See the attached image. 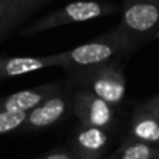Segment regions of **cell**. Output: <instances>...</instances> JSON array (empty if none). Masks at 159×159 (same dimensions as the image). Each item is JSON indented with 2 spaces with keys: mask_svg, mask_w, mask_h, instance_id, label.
Here are the masks:
<instances>
[{
  "mask_svg": "<svg viewBox=\"0 0 159 159\" xmlns=\"http://www.w3.org/2000/svg\"><path fill=\"white\" fill-rule=\"evenodd\" d=\"M116 30L134 49L154 39L159 30V0H123L121 20Z\"/></svg>",
  "mask_w": 159,
  "mask_h": 159,
  "instance_id": "obj_4",
  "label": "cell"
},
{
  "mask_svg": "<svg viewBox=\"0 0 159 159\" xmlns=\"http://www.w3.org/2000/svg\"><path fill=\"white\" fill-rule=\"evenodd\" d=\"M116 11H117V6L115 3L101 2V0H78L35 20L21 31V35L31 36L38 32H43V31L63 27V25L110 16V14H115Z\"/></svg>",
  "mask_w": 159,
  "mask_h": 159,
  "instance_id": "obj_3",
  "label": "cell"
},
{
  "mask_svg": "<svg viewBox=\"0 0 159 159\" xmlns=\"http://www.w3.org/2000/svg\"><path fill=\"white\" fill-rule=\"evenodd\" d=\"M10 3H11V0H2L0 2V21L3 20L4 14L7 13L8 7H10Z\"/></svg>",
  "mask_w": 159,
  "mask_h": 159,
  "instance_id": "obj_16",
  "label": "cell"
},
{
  "mask_svg": "<svg viewBox=\"0 0 159 159\" xmlns=\"http://www.w3.org/2000/svg\"><path fill=\"white\" fill-rule=\"evenodd\" d=\"M70 80L80 85L82 89H88L113 107L121 103L126 93V77L120 60L88 69L71 70Z\"/></svg>",
  "mask_w": 159,
  "mask_h": 159,
  "instance_id": "obj_2",
  "label": "cell"
},
{
  "mask_svg": "<svg viewBox=\"0 0 159 159\" xmlns=\"http://www.w3.org/2000/svg\"><path fill=\"white\" fill-rule=\"evenodd\" d=\"M36 159H78L73 154L70 149H53V151L48 152V154L42 155V157L36 158Z\"/></svg>",
  "mask_w": 159,
  "mask_h": 159,
  "instance_id": "obj_15",
  "label": "cell"
},
{
  "mask_svg": "<svg viewBox=\"0 0 159 159\" xmlns=\"http://www.w3.org/2000/svg\"><path fill=\"white\" fill-rule=\"evenodd\" d=\"M25 117H27V113L0 112V135L17 133L21 129Z\"/></svg>",
  "mask_w": 159,
  "mask_h": 159,
  "instance_id": "obj_13",
  "label": "cell"
},
{
  "mask_svg": "<svg viewBox=\"0 0 159 159\" xmlns=\"http://www.w3.org/2000/svg\"><path fill=\"white\" fill-rule=\"evenodd\" d=\"M137 110L149 113V115H152L154 117L159 119V95L154 96V98H151V99H148V101L144 102V103L138 105Z\"/></svg>",
  "mask_w": 159,
  "mask_h": 159,
  "instance_id": "obj_14",
  "label": "cell"
},
{
  "mask_svg": "<svg viewBox=\"0 0 159 159\" xmlns=\"http://www.w3.org/2000/svg\"><path fill=\"white\" fill-rule=\"evenodd\" d=\"M133 50V45L120 32H117V30H113L71 50L59 53L61 63L60 69L71 71L110 61H119L120 59L129 56Z\"/></svg>",
  "mask_w": 159,
  "mask_h": 159,
  "instance_id": "obj_1",
  "label": "cell"
},
{
  "mask_svg": "<svg viewBox=\"0 0 159 159\" xmlns=\"http://www.w3.org/2000/svg\"><path fill=\"white\" fill-rule=\"evenodd\" d=\"M131 138L151 145L159 143V119L135 109L131 121Z\"/></svg>",
  "mask_w": 159,
  "mask_h": 159,
  "instance_id": "obj_11",
  "label": "cell"
},
{
  "mask_svg": "<svg viewBox=\"0 0 159 159\" xmlns=\"http://www.w3.org/2000/svg\"><path fill=\"white\" fill-rule=\"evenodd\" d=\"M0 2H2V0H0Z\"/></svg>",
  "mask_w": 159,
  "mask_h": 159,
  "instance_id": "obj_19",
  "label": "cell"
},
{
  "mask_svg": "<svg viewBox=\"0 0 159 159\" xmlns=\"http://www.w3.org/2000/svg\"><path fill=\"white\" fill-rule=\"evenodd\" d=\"M73 113L80 124L107 130L115 120V107L88 89L73 92Z\"/></svg>",
  "mask_w": 159,
  "mask_h": 159,
  "instance_id": "obj_6",
  "label": "cell"
},
{
  "mask_svg": "<svg viewBox=\"0 0 159 159\" xmlns=\"http://www.w3.org/2000/svg\"><path fill=\"white\" fill-rule=\"evenodd\" d=\"M50 2L52 0H11L7 13L0 21V39Z\"/></svg>",
  "mask_w": 159,
  "mask_h": 159,
  "instance_id": "obj_10",
  "label": "cell"
},
{
  "mask_svg": "<svg viewBox=\"0 0 159 159\" xmlns=\"http://www.w3.org/2000/svg\"><path fill=\"white\" fill-rule=\"evenodd\" d=\"M157 148L158 147L151 144L129 138L116 149L109 159H151Z\"/></svg>",
  "mask_w": 159,
  "mask_h": 159,
  "instance_id": "obj_12",
  "label": "cell"
},
{
  "mask_svg": "<svg viewBox=\"0 0 159 159\" xmlns=\"http://www.w3.org/2000/svg\"><path fill=\"white\" fill-rule=\"evenodd\" d=\"M49 67H61L60 57L52 56H14L0 57V81Z\"/></svg>",
  "mask_w": 159,
  "mask_h": 159,
  "instance_id": "obj_9",
  "label": "cell"
},
{
  "mask_svg": "<svg viewBox=\"0 0 159 159\" xmlns=\"http://www.w3.org/2000/svg\"><path fill=\"white\" fill-rule=\"evenodd\" d=\"M61 88L64 87L60 82H49V84L38 85V87L6 95L0 98V112L28 113L39 103H42L46 98L60 91Z\"/></svg>",
  "mask_w": 159,
  "mask_h": 159,
  "instance_id": "obj_8",
  "label": "cell"
},
{
  "mask_svg": "<svg viewBox=\"0 0 159 159\" xmlns=\"http://www.w3.org/2000/svg\"><path fill=\"white\" fill-rule=\"evenodd\" d=\"M110 143L107 130L80 124L70 137V151L78 159H102Z\"/></svg>",
  "mask_w": 159,
  "mask_h": 159,
  "instance_id": "obj_7",
  "label": "cell"
},
{
  "mask_svg": "<svg viewBox=\"0 0 159 159\" xmlns=\"http://www.w3.org/2000/svg\"><path fill=\"white\" fill-rule=\"evenodd\" d=\"M151 159H159V147L157 148V151H155V154L152 155V158Z\"/></svg>",
  "mask_w": 159,
  "mask_h": 159,
  "instance_id": "obj_17",
  "label": "cell"
},
{
  "mask_svg": "<svg viewBox=\"0 0 159 159\" xmlns=\"http://www.w3.org/2000/svg\"><path fill=\"white\" fill-rule=\"evenodd\" d=\"M69 113H73V92L61 88L27 113V117L18 133L41 131L49 129L67 117Z\"/></svg>",
  "mask_w": 159,
  "mask_h": 159,
  "instance_id": "obj_5",
  "label": "cell"
},
{
  "mask_svg": "<svg viewBox=\"0 0 159 159\" xmlns=\"http://www.w3.org/2000/svg\"><path fill=\"white\" fill-rule=\"evenodd\" d=\"M154 39H159V30L157 31V34H155V36H154Z\"/></svg>",
  "mask_w": 159,
  "mask_h": 159,
  "instance_id": "obj_18",
  "label": "cell"
}]
</instances>
